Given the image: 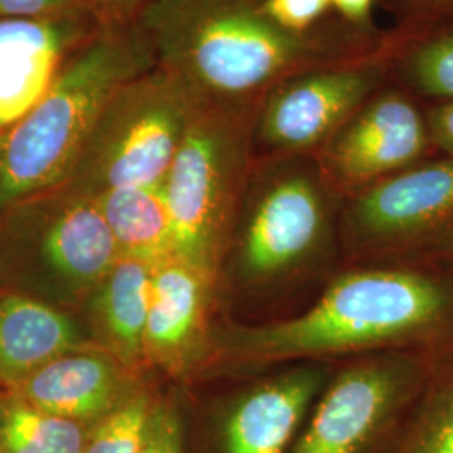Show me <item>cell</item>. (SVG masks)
Wrapping results in <instances>:
<instances>
[{
	"mask_svg": "<svg viewBox=\"0 0 453 453\" xmlns=\"http://www.w3.org/2000/svg\"><path fill=\"white\" fill-rule=\"evenodd\" d=\"M239 264L245 277L267 280L299 267L323 241L327 196L318 175L301 165L267 172L254 185Z\"/></svg>",
	"mask_w": 453,
	"mask_h": 453,
	"instance_id": "obj_8",
	"label": "cell"
},
{
	"mask_svg": "<svg viewBox=\"0 0 453 453\" xmlns=\"http://www.w3.org/2000/svg\"><path fill=\"white\" fill-rule=\"evenodd\" d=\"M430 142L447 157H453V101H445L426 113Z\"/></svg>",
	"mask_w": 453,
	"mask_h": 453,
	"instance_id": "obj_26",
	"label": "cell"
},
{
	"mask_svg": "<svg viewBox=\"0 0 453 453\" xmlns=\"http://www.w3.org/2000/svg\"><path fill=\"white\" fill-rule=\"evenodd\" d=\"M260 101L200 103L163 181L175 257L211 277L242 187Z\"/></svg>",
	"mask_w": 453,
	"mask_h": 453,
	"instance_id": "obj_4",
	"label": "cell"
},
{
	"mask_svg": "<svg viewBox=\"0 0 453 453\" xmlns=\"http://www.w3.org/2000/svg\"><path fill=\"white\" fill-rule=\"evenodd\" d=\"M395 453H453V372L421 393Z\"/></svg>",
	"mask_w": 453,
	"mask_h": 453,
	"instance_id": "obj_20",
	"label": "cell"
},
{
	"mask_svg": "<svg viewBox=\"0 0 453 453\" xmlns=\"http://www.w3.org/2000/svg\"><path fill=\"white\" fill-rule=\"evenodd\" d=\"M123 368L106 349L81 348L0 389L52 415L96 423L136 393Z\"/></svg>",
	"mask_w": 453,
	"mask_h": 453,
	"instance_id": "obj_13",
	"label": "cell"
},
{
	"mask_svg": "<svg viewBox=\"0 0 453 453\" xmlns=\"http://www.w3.org/2000/svg\"><path fill=\"white\" fill-rule=\"evenodd\" d=\"M434 374L430 353H395L341 372L309 411L289 453H395Z\"/></svg>",
	"mask_w": 453,
	"mask_h": 453,
	"instance_id": "obj_6",
	"label": "cell"
},
{
	"mask_svg": "<svg viewBox=\"0 0 453 453\" xmlns=\"http://www.w3.org/2000/svg\"><path fill=\"white\" fill-rule=\"evenodd\" d=\"M426 250L443 265H449L453 273V217L437 228L432 235H428L425 241Z\"/></svg>",
	"mask_w": 453,
	"mask_h": 453,
	"instance_id": "obj_29",
	"label": "cell"
},
{
	"mask_svg": "<svg viewBox=\"0 0 453 453\" xmlns=\"http://www.w3.org/2000/svg\"><path fill=\"white\" fill-rule=\"evenodd\" d=\"M153 400L136 391L103 420L96 421L82 453H136L145 435Z\"/></svg>",
	"mask_w": 453,
	"mask_h": 453,
	"instance_id": "obj_22",
	"label": "cell"
},
{
	"mask_svg": "<svg viewBox=\"0 0 453 453\" xmlns=\"http://www.w3.org/2000/svg\"><path fill=\"white\" fill-rule=\"evenodd\" d=\"M93 7L89 0H0V19H39Z\"/></svg>",
	"mask_w": 453,
	"mask_h": 453,
	"instance_id": "obj_25",
	"label": "cell"
},
{
	"mask_svg": "<svg viewBox=\"0 0 453 453\" xmlns=\"http://www.w3.org/2000/svg\"><path fill=\"white\" fill-rule=\"evenodd\" d=\"M421 9L437 11L441 14H453V0H406Z\"/></svg>",
	"mask_w": 453,
	"mask_h": 453,
	"instance_id": "obj_30",
	"label": "cell"
},
{
	"mask_svg": "<svg viewBox=\"0 0 453 453\" xmlns=\"http://www.w3.org/2000/svg\"><path fill=\"white\" fill-rule=\"evenodd\" d=\"M400 67L406 82L421 95L453 101V31L417 42Z\"/></svg>",
	"mask_w": 453,
	"mask_h": 453,
	"instance_id": "obj_21",
	"label": "cell"
},
{
	"mask_svg": "<svg viewBox=\"0 0 453 453\" xmlns=\"http://www.w3.org/2000/svg\"><path fill=\"white\" fill-rule=\"evenodd\" d=\"M136 453H185V426L179 408L155 402Z\"/></svg>",
	"mask_w": 453,
	"mask_h": 453,
	"instance_id": "obj_23",
	"label": "cell"
},
{
	"mask_svg": "<svg viewBox=\"0 0 453 453\" xmlns=\"http://www.w3.org/2000/svg\"><path fill=\"white\" fill-rule=\"evenodd\" d=\"M134 22L200 103L259 101L294 74L383 50L365 34L288 31L262 0H148Z\"/></svg>",
	"mask_w": 453,
	"mask_h": 453,
	"instance_id": "obj_1",
	"label": "cell"
},
{
	"mask_svg": "<svg viewBox=\"0 0 453 453\" xmlns=\"http://www.w3.org/2000/svg\"><path fill=\"white\" fill-rule=\"evenodd\" d=\"M104 24H131L148 0H89Z\"/></svg>",
	"mask_w": 453,
	"mask_h": 453,
	"instance_id": "obj_27",
	"label": "cell"
},
{
	"mask_svg": "<svg viewBox=\"0 0 453 453\" xmlns=\"http://www.w3.org/2000/svg\"><path fill=\"white\" fill-rule=\"evenodd\" d=\"M211 282V275L179 257L153 265L145 357L170 372L192 365L205 338Z\"/></svg>",
	"mask_w": 453,
	"mask_h": 453,
	"instance_id": "obj_14",
	"label": "cell"
},
{
	"mask_svg": "<svg viewBox=\"0 0 453 453\" xmlns=\"http://www.w3.org/2000/svg\"><path fill=\"white\" fill-rule=\"evenodd\" d=\"M383 346L453 349V273L380 269L341 275L304 314L235 326L224 351L241 368Z\"/></svg>",
	"mask_w": 453,
	"mask_h": 453,
	"instance_id": "obj_2",
	"label": "cell"
},
{
	"mask_svg": "<svg viewBox=\"0 0 453 453\" xmlns=\"http://www.w3.org/2000/svg\"><path fill=\"white\" fill-rule=\"evenodd\" d=\"M157 65L136 22L103 24L0 143V207L63 187L114 93Z\"/></svg>",
	"mask_w": 453,
	"mask_h": 453,
	"instance_id": "obj_3",
	"label": "cell"
},
{
	"mask_svg": "<svg viewBox=\"0 0 453 453\" xmlns=\"http://www.w3.org/2000/svg\"><path fill=\"white\" fill-rule=\"evenodd\" d=\"M4 134H5V133H0V143H2V138H4Z\"/></svg>",
	"mask_w": 453,
	"mask_h": 453,
	"instance_id": "obj_31",
	"label": "cell"
},
{
	"mask_svg": "<svg viewBox=\"0 0 453 453\" xmlns=\"http://www.w3.org/2000/svg\"><path fill=\"white\" fill-rule=\"evenodd\" d=\"M388 69L383 49L294 74L262 97L256 134L264 145L282 153H303L324 145L381 91Z\"/></svg>",
	"mask_w": 453,
	"mask_h": 453,
	"instance_id": "obj_7",
	"label": "cell"
},
{
	"mask_svg": "<svg viewBox=\"0 0 453 453\" xmlns=\"http://www.w3.org/2000/svg\"><path fill=\"white\" fill-rule=\"evenodd\" d=\"M323 146V166L333 179L363 185L413 166L432 142L426 116L410 97L380 91Z\"/></svg>",
	"mask_w": 453,
	"mask_h": 453,
	"instance_id": "obj_9",
	"label": "cell"
},
{
	"mask_svg": "<svg viewBox=\"0 0 453 453\" xmlns=\"http://www.w3.org/2000/svg\"><path fill=\"white\" fill-rule=\"evenodd\" d=\"M331 4L349 29L365 35L372 33V9L376 0H331Z\"/></svg>",
	"mask_w": 453,
	"mask_h": 453,
	"instance_id": "obj_28",
	"label": "cell"
},
{
	"mask_svg": "<svg viewBox=\"0 0 453 453\" xmlns=\"http://www.w3.org/2000/svg\"><path fill=\"white\" fill-rule=\"evenodd\" d=\"M324 385L319 368H294L239 393L220 413L217 453H289Z\"/></svg>",
	"mask_w": 453,
	"mask_h": 453,
	"instance_id": "obj_12",
	"label": "cell"
},
{
	"mask_svg": "<svg viewBox=\"0 0 453 453\" xmlns=\"http://www.w3.org/2000/svg\"><path fill=\"white\" fill-rule=\"evenodd\" d=\"M81 348L78 326L58 309L24 296L0 299V388Z\"/></svg>",
	"mask_w": 453,
	"mask_h": 453,
	"instance_id": "obj_16",
	"label": "cell"
},
{
	"mask_svg": "<svg viewBox=\"0 0 453 453\" xmlns=\"http://www.w3.org/2000/svg\"><path fill=\"white\" fill-rule=\"evenodd\" d=\"M121 256L158 264L175 257L162 185L123 187L95 195Z\"/></svg>",
	"mask_w": 453,
	"mask_h": 453,
	"instance_id": "obj_18",
	"label": "cell"
},
{
	"mask_svg": "<svg viewBox=\"0 0 453 453\" xmlns=\"http://www.w3.org/2000/svg\"><path fill=\"white\" fill-rule=\"evenodd\" d=\"M103 24L93 7L39 19H0V133L33 110L65 59Z\"/></svg>",
	"mask_w": 453,
	"mask_h": 453,
	"instance_id": "obj_10",
	"label": "cell"
},
{
	"mask_svg": "<svg viewBox=\"0 0 453 453\" xmlns=\"http://www.w3.org/2000/svg\"><path fill=\"white\" fill-rule=\"evenodd\" d=\"M452 217L453 157L372 183L349 211L357 235L380 242H421Z\"/></svg>",
	"mask_w": 453,
	"mask_h": 453,
	"instance_id": "obj_11",
	"label": "cell"
},
{
	"mask_svg": "<svg viewBox=\"0 0 453 453\" xmlns=\"http://www.w3.org/2000/svg\"><path fill=\"white\" fill-rule=\"evenodd\" d=\"M153 265L121 256L97 286V321L106 351L125 368L145 357V333Z\"/></svg>",
	"mask_w": 453,
	"mask_h": 453,
	"instance_id": "obj_17",
	"label": "cell"
},
{
	"mask_svg": "<svg viewBox=\"0 0 453 453\" xmlns=\"http://www.w3.org/2000/svg\"><path fill=\"white\" fill-rule=\"evenodd\" d=\"M93 425L52 415L0 389V453H82Z\"/></svg>",
	"mask_w": 453,
	"mask_h": 453,
	"instance_id": "obj_19",
	"label": "cell"
},
{
	"mask_svg": "<svg viewBox=\"0 0 453 453\" xmlns=\"http://www.w3.org/2000/svg\"><path fill=\"white\" fill-rule=\"evenodd\" d=\"M50 200L42 234L49 269L78 289L99 286L121 252L96 198L67 188Z\"/></svg>",
	"mask_w": 453,
	"mask_h": 453,
	"instance_id": "obj_15",
	"label": "cell"
},
{
	"mask_svg": "<svg viewBox=\"0 0 453 453\" xmlns=\"http://www.w3.org/2000/svg\"><path fill=\"white\" fill-rule=\"evenodd\" d=\"M198 106V97L160 65L123 84L99 116L65 187L95 196L162 185Z\"/></svg>",
	"mask_w": 453,
	"mask_h": 453,
	"instance_id": "obj_5",
	"label": "cell"
},
{
	"mask_svg": "<svg viewBox=\"0 0 453 453\" xmlns=\"http://www.w3.org/2000/svg\"><path fill=\"white\" fill-rule=\"evenodd\" d=\"M262 9L280 27L292 33H312L331 9V0H262Z\"/></svg>",
	"mask_w": 453,
	"mask_h": 453,
	"instance_id": "obj_24",
	"label": "cell"
}]
</instances>
